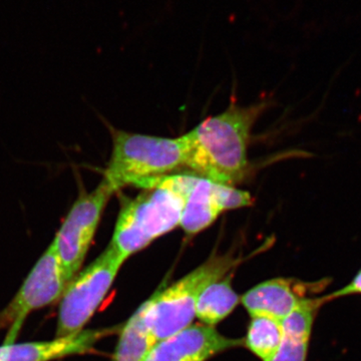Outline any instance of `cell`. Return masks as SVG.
<instances>
[{"label":"cell","mask_w":361,"mask_h":361,"mask_svg":"<svg viewBox=\"0 0 361 361\" xmlns=\"http://www.w3.org/2000/svg\"><path fill=\"white\" fill-rule=\"evenodd\" d=\"M193 175L173 174L149 180L134 198L123 197L111 245L126 261L179 227Z\"/></svg>","instance_id":"cell-2"},{"label":"cell","mask_w":361,"mask_h":361,"mask_svg":"<svg viewBox=\"0 0 361 361\" xmlns=\"http://www.w3.org/2000/svg\"><path fill=\"white\" fill-rule=\"evenodd\" d=\"M231 275H226L206 287L199 297L196 317L203 324L215 326L228 317L241 301L233 289Z\"/></svg>","instance_id":"cell-13"},{"label":"cell","mask_w":361,"mask_h":361,"mask_svg":"<svg viewBox=\"0 0 361 361\" xmlns=\"http://www.w3.org/2000/svg\"><path fill=\"white\" fill-rule=\"evenodd\" d=\"M114 194L103 180L92 192H80L56 232L51 245L71 281L84 264L104 209Z\"/></svg>","instance_id":"cell-6"},{"label":"cell","mask_w":361,"mask_h":361,"mask_svg":"<svg viewBox=\"0 0 361 361\" xmlns=\"http://www.w3.org/2000/svg\"><path fill=\"white\" fill-rule=\"evenodd\" d=\"M310 336L284 334L279 349L270 361H306Z\"/></svg>","instance_id":"cell-15"},{"label":"cell","mask_w":361,"mask_h":361,"mask_svg":"<svg viewBox=\"0 0 361 361\" xmlns=\"http://www.w3.org/2000/svg\"><path fill=\"white\" fill-rule=\"evenodd\" d=\"M357 294H361V269L346 286L342 287L338 291L332 292L329 295H324V297L327 302H330L334 299L349 295H357Z\"/></svg>","instance_id":"cell-16"},{"label":"cell","mask_w":361,"mask_h":361,"mask_svg":"<svg viewBox=\"0 0 361 361\" xmlns=\"http://www.w3.org/2000/svg\"><path fill=\"white\" fill-rule=\"evenodd\" d=\"M111 329H84L71 336L56 337L51 341L9 343L0 345V357L4 361H54L68 356L84 355L97 341L116 331Z\"/></svg>","instance_id":"cell-11"},{"label":"cell","mask_w":361,"mask_h":361,"mask_svg":"<svg viewBox=\"0 0 361 361\" xmlns=\"http://www.w3.org/2000/svg\"><path fill=\"white\" fill-rule=\"evenodd\" d=\"M125 262L115 247L109 244L96 260L73 278L59 299L56 337L84 330L108 295Z\"/></svg>","instance_id":"cell-5"},{"label":"cell","mask_w":361,"mask_h":361,"mask_svg":"<svg viewBox=\"0 0 361 361\" xmlns=\"http://www.w3.org/2000/svg\"><path fill=\"white\" fill-rule=\"evenodd\" d=\"M244 344L262 361H270L283 341L281 322L267 316H252Z\"/></svg>","instance_id":"cell-14"},{"label":"cell","mask_w":361,"mask_h":361,"mask_svg":"<svg viewBox=\"0 0 361 361\" xmlns=\"http://www.w3.org/2000/svg\"><path fill=\"white\" fill-rule=\"evenodd\" d=\"M253 203L249 192L193 175L185 196L180 227L188 235H196L213 225L226 211Z\"/></svg>","instance_id":"cell-8"},{"label":"cell","mask_w":361,"mask_h":361,"mask_svg":"<svg viewBox=\"0 0 361 361\" xmlns=\"http://www.w3.org/2000/svg\"><path fill=\"white\" fill-rule=\"evenodd\" d=\"M265 106V103L231 104L184 135L186 169L191 175L232 187L247 179L252 129Z\"/></svg>","instance_id":"cell-1"},{"label":"cell","mask_w":361,"mask_h":361,"mask_svg":"<svg viewBox=\"0 0 361 361\" xmlns=\"http://www.w3.org/2000/svg\"><path fill=\"white\" fill-rule=\"evenodd\" d=\"M329 279L316 282L276 278L268 280L247 291L241 302L252 316H267L282 322L305 299L322 292Z\"/></svg>","instance_id":"cell-10"},{"label":"cell","mask_w":361,"mask_h":361,"mask_svg":"<svg viewBox=\"0 0 361 361\" xmlns=\"http://www.w3.org/2000/svg\"><path fill=\"white\" fill-rule=\"evenodd\" d=\"M148 300L142 303L126 322L111 361H145L156 345V337L146 322Z\"/></svg>","instance_id":"cell-12"},{"label":"cell","mask_w":361,"mask_h":361,"mask_svg":"<svg viewBox=\"0 0 361 361\" xmlns=\"http://www.w3.org/2000/svg\"><path fill=\"white\" fill-rule=\"evenodd\" d=\"M0 361H4V358L0 357Z\"/></svg>","instance_id":"cell-17"},{"label":"cell","mask_w":361,"mask_h":361,"mask_svg":"<svg viewBox=\"0 0 361 361\" xmlns=\"http://www.w3.org/2000/svg\"><path fill=\"white\" fill-rule=\"evenodd\" d=\"M240 263L233 254H216L167 288H161L148 300L146 322L157 341L192 325L199 297L208 285L225 277Z\"/></svg>","instance_id":"cell-4"},{"label":"cell","mask_w":361,"mask_h":361,"mask_svg":"<svg viewBox=\"0 0 361 361\" xmlns=\"http://www.w3.org/2000/svg\"><path fill=\"white\" fill-rule=\"evenodd\" d=\"M111 132L113 147L103 180L114 193L125 187L141 188L149 180L186 168L184 135L171 139L116 129Z\"/></svg>","instance_id":"cell-3"},{"label":"cell","mask_w":361,"mask_h":361,"mask_svg":"<svg viewBox=\"0 0 361 361\" xmlns=\"http://www.w3.org/2000/svg\"><path fill=\"white\" fill-rule=\"evenodd\" d=\"M71 280L51 244L40 256L11 303L0 312V329L8 326L6 341L13 343L26 317L59 301Z\"/></svg>","instance_id":"cell-7"},{"label":"cell","mask_w":361,"mask_h":361,"mask_svg":"<svg viewBox=\"0 0 361 361\" xmlns=\"http://www.w3.org/2000/svg\"><path fill=\"white\" fill-rule=\"evenodd\" d=\"M242 344L244 339L222 336L215 327L190 325L157 342L145 361H207Z\"/></svg>","instance_id":"cell-9"}]
</instances>
